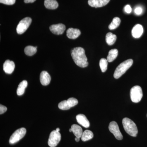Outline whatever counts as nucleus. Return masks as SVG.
I'll list each match as a JSON object with an SVG mask.
<instances>
[{"label": "nucleus", "mask_w": 147, "mask_h": 147, "mask_svg": "<svg viewBox=\"0 0 147 147\" xmlns=\"http://www.w3.org/2000/svg\"><path fill=\"white\" fill-rule=\"evenodd\" d=\"M76 119L77 122L85 128H88L89 127L90 125L89 121L85 115L83 114H79L76 116Z\"/></svg>", "instance_id": "13"}, {"label": "nucleus", "mask_w": 147, "mask_h": 147, "mask_svg": "<svg viewBox=\"0 0 147 147\" xmlns=\"http://www.w3.org/2000/svg\"><path fill=\"white\" fill-rule=\"evenodd\" d=\"M28 86V82L24 80L20 83L17 89V94L18 96L22 95L25 92V89Z\"/></svg>", "instance_id": "18"}, {"label": "nucleus", "mask_w": 147, "mask_h": 147, "mask_svg": "<svg viewBox=\"0 0 147 147\" xmlns=\"http://www.w3.org/2000/svg\"><path fill=\"white\" fill-rule=\"evenodd\" d=\"M61 140V134L59 131L53 130L51 132L48 141V144L50 147H55Z\"/></svg>", "instance_id": "7"}, {"label": "nucleus", "mask_w": 147, "mask_h": 147, "mask_svg": "<svg viewBox=\"0 0 147 147\" xmlns=\"http://www.w3.org/2000/svg\"><path fill=\"white\" fill-rule=\"evenodd\" d=\"M108 61L105 58H102L99 61V66L102 72H105L108 68Z\"/></svg>", "instance_id": "24"}, {"label": "nucleus", "mask_w": 147, "mask_h": 147, "mask_svg": "<svg viewBox=\"0 0 147 147\" xmlns=\"http://www.w3.org/2000/svg\"><path fill=\"white\" fill-rule=\"evenodd\" d=\"M58 107L62 110H67L71 108L67 103V100H63L59 102L58 105Z\"/></svg>", "instance_id": "25"}, {"label": "nucleus", "mask_w": 147, "mask_h": 147, "mask_svg": "<svg viewBox=\"0 0 147 147\" xmlns=\"http://www.w3.org/2000/svg\"><path fill=\"white\" fill-rule=\"evenodd\" d=\"M50 29L54 34L61 35L63 34L65 31V26L63 24H59L52 25L50 26Z\"/></svg>", "instance_id": "9"}, {"label": "nucleus", "mask_w": 147, "mask_h": 147, "mask_svg": "<svg viewBox=\"0 0 147 147\" xmlns=\"http://www.w3.org/2000/svg\"><path fill=\"white\" fill-rule=\"evenodd\" d=\"M56 131H59L60 129L59 128H57V129H56Z\"/></svg>", "instance_id": "33"}, {"label": "nucleus", "mask_w": 147, "mask_h": 147, "mask_svg": "<svg viewBox=\"0 0 147 147\" xmlns=\"http://www.w3.org/2000/svg\"><path fill=\"white\" fill-rule=\"evenodd\" d=\"M81 34V31L78 29L69 28L67 31V36L70 39H76Z\"/></svg>", "instance_id": "15"}, {"label": "nucleus", "mask_w": 147, "mask_h": 147, "mask_svg": "<svg viewBox=\"0 0 147 147\" xmlns=\"http://www.w3.org/2000/svg\"><path fill=\"white\" fill-rule=\"evenodd\" d=\"M67 103L70 108L75 106L78 103V101L74 98H69L67 100Z\"/></svg>", "instance_id": "26"}, {"label": "nucleus", "mask_w": 147, "mask_h": 147, "mask_svg": "<svg viewBox=\"0 0 147 147\" xmlns=\"http://www.w3.org/2000/svg\"><path fill=\"white\" fill-rule=\"evenodd\" d=\"M117 36L113 34L112 33L108 32L106 35V41L107 44L109 45H113L117 40Z\"/></svg>", "instance_id": "19"}, {"label": "nucleus", "mask_w": 147, "mask_h": 147, "mask_svg": "<svg viewBox=\"0 0 147 147\" xmlns=\"http://www.w3.org/2000/svg\"><path fill=\"white\" fill-rule=\"evenodd\" d=\"M143 95L142 88L139 86H136L132 87L130 90V98L133 102L137 103L140 102Z\"/></svg>", "instance_id": "4"}, {"label": "nucleus", "mask_w": 147, "mask_h": 147, "mask_svg": "<svg viewBox=\"0 0 147 147\" xmlns=\"http://www.w3.org/2000/svg\"><path fill=\"white\" fill-rule=\"evenodd\" d=\"M109 129L113 133L115 137L119 140H121L123 138L122 134L120 131L118 125L115 121L110 123L109 125Z\"/></svg>", "instance_id": "8"}, {"label": "nucleus", "mask_w": 147, "mask_h": 147, "mask_svg": "<svg viewBox=\"0 0 147 147\" xmlns=\"http://www.w3.org/2000/svg\"><path fill=\"white\" fill-rule=\"evenodd\" d=\"M44 5L48 9H55L58 8L59 4L56 0H45Z\"/></svg>", "instance_id": "16"}, {"label": "nucleus", "mask_w": 147, "mask_h": 147, "mask_svg": "<svg viewBox=\"0 0 147 147\" xmlns=\"http://www.w3.org/2000/svg\"><path fill=\"white\" fill-rule=\"evenodd\" d=\"M71 56L76 65L84 68L88 65L85 50L81 47H77L71 50Z\"/></svg>", "instance_id": "1"}, {"label": "nucleus", "mask_w": 147, "mask_h": 147, "mask_svg": "<svg viewBox=\"0 0 147 147\" xmlns=\"http://www.w3.org/2000/svg\"><path fill=\"white\" fill-rule=\"evenodd\" d=\"M37 47L29 45L25 47L24 52L25 54L29 56H32L34 55L37 52Z\"/></svg>", "instance_id": "22"}, {"label": "nucleus", "mask_w": 147, "mask_h": 147, "mask_svg": "<svg viewBox=\"0 0 147 147\" xmlns=\"http://www.w3.org/2000/svg\"><path fill=\"white\" fill-rule=\"evenodd\" d=\"M16 0H0V3L7 5H12L14 4Z\"/></svg>", "instance_id": "27"}, {"label": "nucleus", "mask_w": 147, "mask_h": 147, "mask_svg": "<svg viewBox=\"0 0 147 147\" xmlns=\"http://www.w3.org/2000/svg\"><path fill=\"white\" fill-rule=\"evenodd\" d=\"M32 19L30 17H26L19 22L16 28V32L19 34L24 33L32 23Z\"/></svg>", "instance_id": "6"}, {"label": "nucleus", "mask_w": 147, "mask_h": 147, "mask_svg": "<svg viewBox=\"0 0 147 147\" xmlns=\"http://www.w3.org/2000/svg\"><path fill=\"white\" fill-rule=\"evenodd\" d=\"M69 131H70V132H72V130H71V128L69 129Z\"/></svg>", "instance_id": "34"}, {"label": "nucleus", "mask_w": 147, "mask_h": 147, "mask_svg": "<svg viewBox=\"0 0 147 147\" xmlns=\"http://www.w3.org/2000/svg\"><path fill=\"white\" fill-rule=\"evenodd\" d=\"M36 0H24V2L25 3H32L34 2Z\"/></svg>", "instance_id": "31"}, {"label": "nucleus", "mask_w": 147, "mask_h": 147, "mask_svg": "<svg viewBox=\"0 0 147 147\" xmlns=\"http://www.w3.org/2000/svg\"><path fill=\"white\" fill-rule=\"evenodd\" d=\"M93 137L94 134L91 131L86 130L83 132L81 138L83 142H86L92 139Z\"/></svg>", "instance_id": "21"}, {"label": "nucleus", "mask_w": 147, "mask_h": 147, "mask_svg": "<svg viewBox=\"0 0 147 147\" xmlns=\"http://www.w3.org/2000/svg\"><path fill=\"white\" fill-rule=\"evenodd\" d=\"M143 12V9L141 7H137L134 9V12L137 15H141Z\"/></svg>", "instance_id": "28"}, {"label": "nucleus", "mask_w": 147, "mask_h": 147, "mask_svg": "<svg viewBox=\"0 0 147 147\" xmlns=\"http://www.w3.org/2000/svg\"><path fill=\"white\" fill-rule=\"evenodd\" d=\"M122 123L124 129L127 134L132 137H137L138 129L133 121L128 118H125L123 119Z\"/></svg>", "instance_id": "2"}, {"label": "nucleus", "mask_w": 147, "mask_h": 147, "mask_svg": "<svg viewBox=\"0 0 147 147\" xmlns=\"http://www.w3.org/2000/svg\"><path fill=\"white\" fill-rule=\"evenodd\" d=\"M7 110V108L6 107L1 105V104L0 105V114L1 115L5 113Z\"/></svg>", "instance_id": "29"}, {"label": "nucleus", "mask_w": 147, "mask_h": 147, "mask_svg": "<svg viewBox=\"0 0 147 147\" xmlns=\"http://www.w3.org/2000/svg\"><path fill=\"white\" fill-rule=\"evenodd\" d=\"M110 1V0H88V3L92 7L98 8L106 5Z\"/></svg>", "instance_id": "10"}, {"label": "nucleus", "mask_w": 147, "mask_h": 147, "mask_svg": "<svg viewBox=\"0 0 147 147\" xmlns=\"http://www.w3.org/2000/svg\"><path fill=\"white\" fill-rule=\"evenodd\" d=\"M144 32V29L142 25L137 24L135 25L131 30V34L134 38H139L142 36Z\"/></svg>", "instance_id": "12"}, {"label": "nucleus", "mask_w": 147, "mask_h": 147, "mask_svg": "<svg viewBox=\"0 0 147 147\" xmlns=\"http://www.w3.org/2000/svg\"><path fill=\"white\" fill-rule=\"evenodd\" d=\"M40 80L42 85L47 86L50 84L51 80V77L47 71H43L40 73Z\"/></svg>", "instance_id": "14"}, {"label": "nucleus", "mask_w": 147, "mask_h": 147, "mask_svg": "<svg viewBox=\"0 0 147 147\" xmlns=\"http://www.w3.org/2000/svg\"><path fill=\"white\" fill-rule=\"evenodd\" d=\"M26 129L24 127L18 129L16 130L11 135L9 140L10 144H13L22 139L26 135Z\"/></svg>", "instance_id": "5"}, {"label": "nucleus", "mask_w": 147, "mask_h": 147, "mask_svg": "<svg viewBox=\"0 0 147 147\" xmlns=\"http://www.w3.org/2000/svg\"><path fill=\"white\" fill-rule=\"evenodd\" d=\"M15 67V64L13 61L7 60L3 64V69L6 73L7 74H11L14 71Z\"/></svg>", "instance_id": "11"}, {"label": "nucleus", "mask_w": 147, "mask_h": 147, "mask_svg": "<svg viewBox=\"0 0 147 147\" xmlns=\"http://www.w3.org/2000/svg\"><path fill=\"white\" fill-rule=\"evenodd\" d=\"M75 140L76 142H79V140H80V138H78V137H76L75 138Z\"/></svg>", "instance_id": "32"}, {"label": "nucleus", "mask_w": 147, "mask_h": 147, "mask_svg": "<svg viewBox=\"0 0 147 147\" xmlns=\"http://www.w3.org/2000/svg\"><path fill=\"white\" fill-rule=\"evenodd\" d=\"M72 132L76 137L80 138L82 137L83 134V130L82 127L79 125L76 124H73L71 125V127Z\"/></svg>", "instance_id": "17"}, {"label": "nucleus", "mask_w": 147, "mask_h": 147, "mask_svg": "<svg viewBox=\"0 0 147 147\" xmlns=\"http://www.w3.org/2000/svg\"><path fill=\"white\" fill-rule=\"evenodd\" d=\"M118 55V51L117 49H114L110 50L107 57V59L109 62H112L115 60Z\"/></svg>", "instance_id": "20"}, {"label": "nucleus", "mask_w": 147, "mask_h": 147, "mask_svg": "<svg viewBox=\"0 0 147 147\" xmlns=\"http://www.w3.org/2000/svg\"><path fill=\"white\" fill-rule=\"evenodd\" d=\"M124 10L127 13H131V8L129 5H126L124 7Z\"/></svg>", "instance_id": "30"}, {"label": "nucleus", "mask_w": 147, "mask_h": 147, "mask_svg": "<svg viewBox=\"0 0 147 147\" xmlns=\"http://www.w3.org/2000/svg\"><path fill=\"white\" fill-rule=\"evenodd\" d=\"M121 23V19L119 17H115L113 19V21L109 25V29L110 30H114L117 28L119 26Z\"/></svg>", "instance_id": "23"}, {"label": "nucleus", "mask_w": 147, "mask_h": 147, "mask_svg": "<svg viewBox=\"0 0 147 147\" xmlns=\"http://www.w3.org/2000/svg\"><path fill=\"white\" fill-rule=\"evenodd\" d=\"M133 63V60L131 59H129L121 63L115 70L114 74V78L118 79L121 77L131 67Z\"/></svg>", "instance_id": "3"}]
</instances>
